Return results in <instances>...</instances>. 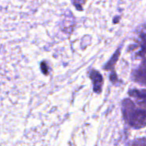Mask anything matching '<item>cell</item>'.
<instances>
[{
    "label": "cell",
    "mask_w": 146,
    "mask_h": 146,
    "mask_svg": "<svg viewBox=\"0 0 146 146\" xmlns=\"http://www.w3.org/2000/svg\"><path fill=\"white\" fill-rule=\"evenodd\" d=\"M122 115L125 121L133 128L146 127V110L137 106L133 101L126 98L122 101Z\"/></svg>",
    "instance_id": "1"
},
{
    "label": "cell",
    "mask_w": 146,
    "mask_h": 146,
    "mask_svg": "<svg viewBox=\"0 0 146 146\" xmlns=\"http://www.w3.org/2000/svg\"><path fill=\"white\" fill-rule=\"evenodd\" d=\"M132 79L136 83L146 86V59H145L140 65L133 71Z\"/></svg>",
    "instance_id": "2"
},
{
    "label": "cell",
    "mask_w": 146,
    "mask_h": 146,
    "mask_svg": "<svg viewBox=\"0 0 146 146\" xmlns=\"http://www.w3.org/2000/svg\"><path fill=\"white\" fill-rule=\"evenodd\" d=\"M128 95L134 98L137 102V104L146 110V90L132 89L128 92Z\"/></svg>",
    "instance_id": "3"
},
{
    "label": "cell",
    "mask_w": 146,
    "mask_h": 146,
    "mask_svg": "<svg viewBox=\"0 0 146 146\" xmlns=\"http://www.w3.org/2000/svg\"><path fill=\"white\" fill-rule=\"evenodd\" d=\"M89 77L92 81L94 92L100 94L102 92V88H103V85H104V78H103L102 74L97 70H92L90 72Z\"/></svg>",
    "instance_id": "4"
},
{
    "label": "cell",
    "mask_w": 146,
    "mask_h": 146,
    "mask_svg": "<svg viewBox=\"0 0 146 146\" xmlns=\"http://www.w3.org/2000/svg\"><path fill=\"white\" fill-rule=\"evenodd\" d=\"M120 55H121V50L118 49L114 53V55L111 56V58L109 60V62L104 65V69L106 70V71H108V70H113L114 71L115 66V64H116V62H117V61H118V59L120 57Z\"/></svg>",
    "instance_id": "5"
},
{
    "label": "cell",
    "mask_w": 146,
    "mask_h": 146,
    "mask_svg": "<svg viewBox=\"0 0 146 146\" xmlns=\"http://www.w3.org/2000/svg\"><path fill=\"white\" fill-rule=\"evenodd\" d=\"M140 50L137 53L138 56H145L146 54V33H143L140 34Z\"/></svg>",
    "instance_id": "6"
},
{
    "label": "cell",
    "mask_w": 146,
    "mask_h": 146,
    "mask_svg": "<svg viewBox=\"0 0 146 146\" xmlns=\"http://www.w3.org/2000/svg\"><path fill=\"white\" fill-rule=\"evenodd\" d=\"M130 146H146V139L145 138H141V139H134L133 141L129 143Z\"/></svg>",
    "instance_id": "7"
},
{
    "label": "cell",
    "mask_w": 146,
    "mask_h": 146,
    "mask_svg": "<svg viewBox=\"0 0 146 146\" xmlns=\"http://www.w3.org/2000/svg\"><path fill=\"white\" fill-rule=\"evenodd\" d=\"M110 79L111 82H112L113 84H115V85L117 82H120L119 80H118V78H117V74H115V71H113V72L111 73V74H110Z\"/></svg>",
    "instance_id": "8"
},
{
    "label": "cell",
    "mask_w": 146,
    "mask_h": 146,
    "mask_svg": "<svg viewBox=\"0 0 146 146\" xmlns=\"http://www.w3.org/2000/svg\"><path fill=\"white\" fill-rule=\"evenodd\" d=\"M40 68H41V71L43 72V74H47L49 72H48V67H47V65H46V63L45 62H42L41 64H40Z\"/></svg>",
    "instance_id": "9"
},
{
    "label": "cell",
    "mask_w": 146,
    "mask_h": 146,
    "mask_svg": "<svg viewBox=\"0 0 146 146\" xmlns=\"http://www.w3.org/2000/svg\"><path fill=\"white\" fill-rule=\"evenodd\" d=\"M73 3V4L76 7V9H78V10H81V9L80 8V7H82V4H84V3H86V2L84 1V2H72Z\"/></svg>",
    "instance_id": "10"
}]
</instances>
